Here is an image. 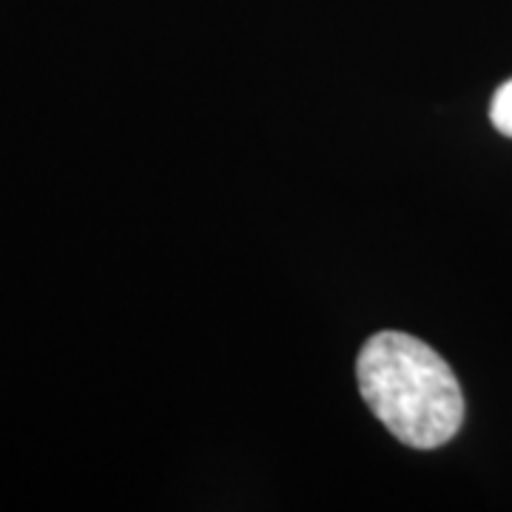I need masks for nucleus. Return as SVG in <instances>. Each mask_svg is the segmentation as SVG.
Returning <instances> with one entry per match:
<instances>
[{"instance_id": "obj_1", "label": "nucleus", "mask_w": 512, "mask_h": 512, "mask_svg": "<svg viewBox=\"0 0 512 512\" xmlns=\"http://www.w3.org/2000/svg\"><path fill=\"white\" fill-rule=\"evenodd\" d=\"M356 376L373 416L407 447L433 450L461 430L464 396L456 373L416 336L399 330L370 336Z\"/></svg>"}, {"instance_id": "obj_2", "label": "nucleus", "mask_w": 512, "mask_h": 512, "mask_svg": "<svg viewBox=\"0 0 512 512\" xmlns=\"http://www.w3.org/2000/svg\"><path fill=\"white\" fill-rule=\"evenodd\" d=\"M490 120H493L495 131H501L504 137L512 140V80L498 86L493 103H490Z\"/></svg>"}]
</instances>
